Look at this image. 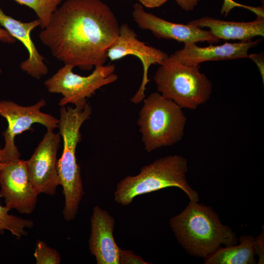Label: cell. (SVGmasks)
<instances>
[{
  "label": "cell",
  "mask_w": 264,
  "mask_h": 264,
  "mask_svg": "<svg viewBox=\"0 0 264 264\" xmlns=\"http://www.w3.org/2000/svg\"><path fill=\"white\" fill-rule=\"evenodd\" d=\"M34 256L37 264H59L61 263V257L58 251L42 241L37 242Z\"/></svg>",
  "instance_id": "ffe728a7"
},
{
  "label": "cell",
  "mask_w": 264,
  "mask_h": 264,
  "mask_svg": "<svg viewBox=\"0 0 264 264\" xmlns=\"http://www.w3.org/2000/svg\"><path fill=\"white\" fill-rule=\"evenodd\" d=\"M264 232L255 238L256 254L259 257L258 264H264Z\"/></svg>",
  "instance_id": "7402d4cb"
},
{
  "label": "cell",
  "mask_w": 264,
  "mask_h": 264,
  "mask_svg": "<svg viewBox=\"0 0 264 264\" xmlns=\"http://www.w3.org/2000/svg\"><path fill=\"white\" fill-rule=\"evenodd\" d=\"M227 2V3H230L231 2V0H226Z\"/></svg>",
  "instance_id": "83f0119b"
},
{
  "label": "cell",
  "mask_w": 264,
  "mask_h": 264,
  "mask_svg": "<svg viewBox=\"0 0 264 264\" xmlns=\"http://www.w3.org/2000/svg\"><path fill=\"white\" fill-rule=\"evenodd\" d=\"M89 249L98 264H119L121 248L113 235L114 218L98 206L93 208L90 219Z\"/></svg>",
  "instance_id": "4fadbf2b"
},
{
  "label": "cell",
  "mask_w": 264,
  "mask_h": 264,
  "mask_svg": "<svg viewBox=\"0 0 264 264\" xmlns=\"http://www.w3.org/2000/svg\"><path fill=\"white\" fill-rule=\"evenodd\" d=\"M0 198L6 206L22 214H30L38 194L29 180L26 161L16 158L0 162Z\"/></svg>",
  "instance_id": "9c48e42d"
},
{
  "label": "cell",
  "mask_w": 264,
  "mask_h": 264,
  "mask_svg": "<svg viewBox=\"0 0 264 264\" xmlns=\"http://www.w3.org/2000/svg\"><path fill=\"white\" fill-rule=\"evenodd\" d=\"M171 227L179 244L190 255L206 258L223 244H238L236 233L222 224L209 206L190 201L178 215L170 219Z\"/></svg>",
  "instance_id": "7a4b0ae2"
},
{
  "label": "cell",
  "mask_w": 264,
  "mask_h": 264,
  "mask_svg": "<svg viewBox=\"0 0 264 264\" xmlns=\"http://www.w3.org/2000/svg\"><path fill=\"white\" fill-rule=\"evenodd\" d=\"M1 72H2V70H1V68L0 67V75L1 73Z\"/></svg>",
  "instance_id": "f1b7e54d"
},
{
  "label": "cell",
  "mask_w": 264,
  "mask_h": 264,
  "mask_svg": "<svg viewBox=\"0 0 264 264\" xmlns=\"http://www.w3.org/2000/svg\"><path fill=\"white\" fill-rule=\"evenodd\" d=\"M143 102L137 123L145 150L150 153L180 141L186 122L182 109L157 92L151 93Z\"/></svg>",
  "instance_id": "5b68a950"
},
{
  "label": "cell",
  "mask_w": 264,
  "mask_h": 264,
  "mask_svg": "<svg viewBox=\"0 0 264 264\" xmlns=\"http://www.w3.org/2000/svg\"><path fill=\"white\" fill-rule=\"evenodd\" d=\"M117 18L101 0H66L40 32L41 42L65 65L89 70L108 60L118 36Z\"/></svg>",
  "instance_id": "6da1fadb"
},
{
  "label": "cell",
  "mask_w": 264,
  "mask_h": 264,
  "mask_svg": "<svg viewBox=\"0 0 264 264\" xmlns=\"http://www.w3.org/2000/svg\"><path fill=\"white\" fill-rule=\"evenodd\" d=\"M199 68L183 64L171 54L154 76L158 91L181 109H196L208 100L212 91L211 81Z\"/></svg>",
  "instance_id": "8992f818"
},
{
  "label": "cell",
  "mask_w": 264,
  "mask_h": 264,
  "mask_svg": "<svg viewBox=\"0 0 264 264\" xmlns=\"http://www.w3.org/2000/svg\"><path fill=\"white\" fill-rule=\"evenodd\" d=\"M240 244L226 247H220L205 259V264H254L255 238L252 235H243Z\"/></svg>",
  "instance_id": "e0dca14e"
},
{
  "label": "cell",
  "mask_w": 264,
  "mask_h": 264,
  "mask_svg": "<svg viewBox=\"0 0 264 264\" xmlns=\"http://www.w3.org/2000/svg\"><path fill=\"white\" fill-rule=\"evenodd\" d=\"M16 40L12 37L5 29L0 28V41L8 44H13Z\"/></svg>",
  "instance_id": "484cf974"
},
{
  "label": "cell",
  "mask_w": 264,
  "mask_h": 264,
  "mask_svg": "<svg viewBox=\"0 0 264 264\" xmlns=\"http://www.w3.org/2000/svg\"><path fill=\"white\" fill-rule=\"evenodd\" d=\"M188 170L187 160L182 156L170 155L159 158L143 167L139 174L122 179L114 193V200L120 205H128L138 196L176 187L187 195L190 201L198 202V194L186 178Z\"/></svg>",
  "instance_id": "277c9868"
},
{
  "label": "cell",
  "mask_w": 264,
  "mask_h": 264,
  "mask_svg": "<svg viewBox=\"0 0 264 264\" xmlns=\"http://www.w3.org/2000/svg\"><path fill=\"white\" fill-rule=\"evenodd\" d=\"M60 137L59 132L47 131L31 157L26 160L29 180L38 195L53 196L60 185L57 159Z\"/></svg>",
  "instance_id": "8fae6325"
},
{
  "label": "cell",
  "mask_w": 264,
  "mask_h": 264,
  "mask_svg": "<svg viewBox=\"0 0 264 264\" xmlns=\"http://www.w3.org/2000/svg\"><path fill=\"white\" fill-rule=\"evenodd\" d=\"M2 160V149L0 147V162Z\"/></svg>",
  "instance_id": "4316f807"
},
{
  "label": "cell",
  "mask_w": 264,
  "mask_h": 264,
  "mask_svg": "<svg viewBox=\"0 0 264 264\" xmlns=\"http://www.w3.org/2000/svg\"><path fill=\"white\" fill-rule=\"evenodd\" d=\"M19 4L25 5L36 14L44 29L48 24L54 12L63 0H14Z\"/></svg>",
  "instance_id": "d6986e66"
},
{
  "label": "cell",
  "mask_w": 264,
  "mask_h": 264,
  "mask_svg": "<svg viewBox=\"0 0 264 264\" xmlns=\"http://www.w3.org/2000/svg\"><path fill=\"white\" fill-rule=\"evenodd\" d=\"M257 16L255 20L249 22L225 21L204 17L188 23L201 28H208L210 32L220 40L251 41L255 37L264 36V14Z\"/></svg>",
  "instance_id": "2e32d148"
},
{
  "label": "cell",
  "mask_w": 264,
  "mask_h": 264,
  "mask_svg": "<svg viewBox=\"0 0 264 264\" xmlns=\"http://www.w3.org/2000/svg\"><path fill=\"white\" fill-rule=\"evenodd\" d=\"M140 4L147 8H155L161 6L168 0H137Z\"/></svg>",
  "instance_id": "d4e9b609"
},
{
  "label": "cell",
  "mask_w": 264,
  "mask_h": 264,
  "mask_svg": "<svg viewBox=\"0 0 264 264\" xmlns=\"http://www.w3.org/2000/svg\"><path fill=\"white\" fill-rule=\"evenodd\" d=\"M73 66L65 65L44 84L50 93H60L63 96L59 105L65 106L67 104L75 106H85L88 98L101 87L115 82L118 76L114 73V65H98L88 76H83L74 73Z\"/></svg>",
  "instance_id": "52a82bcc"
},
{
  "label": "cell",
  "mask_w": 264,
  "mask_h": 264,
  "mask_svg": "<svg viewBox=\"0 0 264 264\" xmlns=\"http://www.w3.org/2000/svg\"><path fill=\"white\" fill-rule=\"evenodd\" d=\"M92 108L89 104L85 106H61L58 128L63 141V150L58 160V172L60 185L63 187L65 205L64 219L70 221L75 219L79 204L84 194L80 172L75 155L76 146L81 140L80 129L83 123L90 118Z\"/></svg>",
  "instance_id": "3957f363"
},
{
  "label": "cell",
  "mask_w": 264,
  "mask_h": 264,
  "mask_svg": "<svg viewBox=\"0 0 264 264\" xmlns=\"http://www.w3.org/2000/svg\"><path fill=\"white\" fill-rule=\"evenodd\" d=\"M132 16L139 28L150 31L159 39L175 40L184 44L204 42L212 44L220 40L209 30H204L196 25L170 22L147 12L138 3L133 5Z\"/></svg>",
  "instance_id": "7c38bea8"
},
{
  "label": "cell",
  "mask_w": 264,
  "mask_h": 264,
  "mask_svg": "<svg viewBox=\"0 0 264 264\" xmlns=\"http://www.w3.org/2000/svg\"><path fill=\"white\" fill-rule=\"evenodd\" d=\"M119 264H148L141 257L135 255L130 250H120Z\"/></svg>",
  "instance_id": "44dd1931"
},
{
  "label": "cell",
  "mask_w": 264,
  "mask_h": 264,
  "mask_svg": "<svg viewBox=\"0 0 264 264\" xmlns=\"http://www.w3.org/2000/svg\"><path fill=\"white\" fill-rule=\"evenodd\" d=\"M130 55L136 56L143 66L140 86L131 99V101L136 105L146 97V87L149 82V67L153 65H160L169 56L166 52L139 40L134 30L124 23L120 25L118 36L108 49L107 57L108 59L114 61Z\"/></svg>",
  "instance_id": "30bf717a"
},
{
  "label": "cell",
  "mask_w": 264,
  "mask_h": 264,
  "mask_svg": "<svg viewBox=\"0 0 264 264\" xmlns=\"http://www.w3.org/2000/svg\"><path fill=\"white\" fill-rule=\"evenodd\" d=\"M46 104L43 99L28 107L19 105L11 101H0V115L4 117L8 123L7 129L2 133L5 144L2 149L0 162L20 158L21 154L15 143V136L29 130L33 124H41L48 131H53L58 128L59 119L41 111V109Z\"/></svg>",
  "instance_id": "ba28073f"
},
{
  "label": "cell",
  "mask_w": 264,
  "mask_h": 264,
  "mask_svg": "<svg viewBox=\"0 0 264 264\" xmlns=\"http://www.w3.org/2000/svg\"><path fill=\"white\" fill-rule=\"evenodd\" d=\"M248 58H250L255 62L257 65L259 71L260 72L262 77L263 78V82L264 81V60L263 53L259 54H251L248 55Z\"/></svg>",
  "instance_id": "603a6c76"
},
{
  "label": "cell",
  "mask_w": 264,
  "mask_h": 264,
  "mask_svg": "<svg viewBox=\"0 0 264 264\" xmlns=\"http://www.w3.org/2000/svg\"><path fill=\"white\" fill-rule=\"evenodd\" d=\"M0 24L16 40L20 41L27 49L28 58L21 63V69L32 77L39 80L46 75L48 68L31 38V32L40 26L39 19L29 22H22L4 13L0 7Z\"/></svg>",
  "instance_id": "9a60e30c"
},
{
  "label": "cell",
  "mask_w": 264,
  "mask_h": 264,
  "mask_svg": "<svg viewBox=\"0 0 264 264\" xmlns=\"http://www.w3.org/2000/svg\"><path fill=\"white\" fill-rule=\"evenodd\" d=\"M259 43V40L235 43L226 42L221 45L206 47L198 46L196 43L186 44L172 55L184 65L197 66L209 61L248 58L249 49L257 46Z\"/></svg>",
  "instance_id": "5bb4252c"
},
{
  "label": "cell",
  "mask_w": 264,
  "mask_h": 264,
  "mask_svg": "<svg viewBox=\"0 0 264 264\" xmlns=\"http://www.w3.org/2000/svg\"><path fill=\"white\" fill-rule=\"evenodd\" d=\"M10 209L0 204V231L7 230L18 238L27 235L24 228H31L34 225L33 221L9 214Z\"/></svg>",
  "instance_id": "ac0fdd59"
},
{
  "label": "cell",
  "mask_w": 264,
  "mask_h": 264,
  "mask_svg": "<svg viewBox=\"0 0 264 264\" xmlns=\"http://www.w3.org/2000/svg\"><path fill=\"white\" fill-rule=\"evenodd\" d=\"M177 4L183 10L192 11L197 5L199 0H175Z\"/></svg>",
  "instance_id": "cb8c5ba5"
}]
</instances>
